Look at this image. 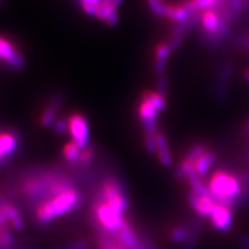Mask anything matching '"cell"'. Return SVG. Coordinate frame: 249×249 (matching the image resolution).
<instances>
[{
  "mask_svg": "<svg viewBox=\"0 0 249 249\" xmlns=\"http://www.w3.org/2000/svg\"><path fill=\"white\" fill-rule=\"evenodd\" d=\"M210 192L216 204L233 209V199L237 198L243 191V184L235 176L225 171H218L211 178L209 184Z\"/></svg>",
  "mask_w": 249,
  "mask_h": 249,
  "instance_id": "obj_1",
  "label": "cell"
},
{
  "mask_svg": "<svg viewBox=\"0 0 249 249\" xmlns=\"http://www.w3.org/2000/svg\"><path fill=\"white\" fill-rule=\"evenodd\" d=\"M79 201V193L70 187L65 192L54 196L53 199L44 201L36 210V219L41 223H48L54 218L71 212L78 206Z\"/></svg>",
  "mask_w": 249,
  "mask_h": 249,
  "instance_id": "obj_2",
  "label": "cell"
},
{
  "mask_svg": "<svg viewBox=\"0 0 249 249\" xmlns=\"http://www.w3.org/2000/svg\"><path fill=\"white\" fill-rule=\"evenodd\" d=\"M95 211L100 224L111 233L119 231L123 225L126 223V219H124V216L115 212L104 201L99 202L96 206Z\"/></svg>",
  "mask_w": 249,
  "mask_h": 249,
  "instance_id": "obj_3",
  "label": "cell"
},
{
  "mask_svg": "<svg viewBox=\"0 0 249 249\" xmlns=\"http://www.w3.org/2000/svg\"><path fill=\"white\" fill-rule=\"evenodd\" d=\"M68 126L73 137V142L80 150H84L88 146L89 135L87 120L81 114H73L68 121Z\"/></svg>",
  "mask_w": 249,
  "mask_h": 249,
  "instance_id": "obj_4",
  "label": "cell"
},
{
  "mask_svg": "<svg viewBox=\"0 0 249 249\" xmlns=\"http://www.w3.org/2000/svg\"><path fill=\"white\" fill-rule=\"evenodd\" d=\"M232 75L233 65L231 62H225L217 73V78L213 88L214 97L217 101H224L227 99Z\"/></svg>",
  "mask_w": 249,
  "mask_h": 249,
  "instance_id": "obj_5",
  "label": "cell"
},
{
  "mask_svg": "<svg viewBox=\"0 0 249 249\" xmlns=\"http://www.w3.org/2000/svg\"><path fill=\"white\" fill-rule=\"evenodd\" d=\"M212 227L219 232H229L233 223L232 210L216 204L209 216Z\"/></svg>",
  "mask_w": 249,
  "mask_h": 249,
  "instance_id": "obj_6",
  "label": "cell"
},
{
  "mask_svg": "<svg viewBox=\"0 0 249 249\" xmlns=\"http://www.w3.org/2000/svg\"><path fill=\"white\" fill-rule=\"evenodd\" d=\"M0 61L15 68L23 65V58L17 47L2 36H0Z\"/></svg>",
  "mask_w": 249,
  "mask_h": 249,
  "instance_id": "obj_7",
  "label": "cell"
},
{
  "mask_svg": "<svg viewBox=\"0 0 249 249\" xmlns=\"http://www.w3.org/2000/svg\"><path fill=\"white\" fill-rule=\"evenodd\" d=\"M170 48L168 47L167 43H160L155 49V60H154V73L155 75L159 77L161 75L166 74V69L169 57L171 55Z\"/></svg>",
  "mask_w": 249,
  "mask_h": 249,
  "instance_id": "obj_8",
  "label": "cell"
},
{
  "mask_svg": "<svg viewBox=\"0 0 249 249\" xmlns=\"http://www.w3.org/2000/svg\"><path fill=\"white\" fill-rule=\"evenodd\" d=\"M156 142H157V155L161 164L165 167H169L173 165L174 160L170 153L166 136L161 133V132H159V133L156 135Z\"/></svg>",
  "mask_w": 249,
  "mask_h": 249,
  "instance_id": "obj_9",
  "label": "cell"
},
{
  "mask_svg": "<svg viewBox=\"0 0 249 249\" xmlns=\"http://www.w3.org/2000/svg\"><path fill=\"white\" fill-rule=\"evenodd\" d=\"M17 147V136L10 132L0 133V164L14 153Z\"/></svg>",
  "mask_w": 249,
  "mask_h": 249,
  "instance_id": "obj_10",
  "label": "cell"
},
{
  "mask_svg": "<svg viewBox=\"0 0 249 249\" xmlns=\"http://www.w3.org/2000/svg\"><path fill=\"white\" fill-rule=\"evenodd\" d=\"M220 24L219 14L213 11H207L202 13L201 16V25L200 27L207 31L208 34L216 35L218 31V27Z\"/></svg>",
  "mask_w": 249,
  "mask_h": 249,
  "instance_id": "obj_11",
  "label": "cell"
},
{
  "mask_svg": "<svg viewBox=\"0 0 249 249\" xmlns=\"http://www.w3.org/2000/svg\"><path fill=\"white\" fill-rule=\"evenodd\" d=\"M217 160V156L214 152L209 151L207 152L202 157H200L196 163H194V167H196V173L200 178L206 177L210 169L212 168V166L216 163Z\"/></svg>",
  "mask_w": 249,
  "mask_h": 249,
  "instance_id": "obj_12",
  "label": "cell"
},
{
  "mask_svg": "<svg viewBox=\"0 0 249 249\" xmlns=\"http://www.w3.org/2000/svg\"><path fill=\"white\" fill-rule=\"evenodd\" d=\"M0 208L4 211L7 219H9V221L11 222L13 229L15 231H22L23 228H24V221H23V218L20 212L18 211V209L7 201Z\"/></svg>",
  "mask_w": 249,
  "mask_h": 249,
  "instance_id": "obj_13",
  "label": "cell"
},
{
  "mask_svg": "<svg viewBox=\"0 0 249 249\" xmlns=\"http://www.w3.org/2000/svg\"><path fill=\"white\" fill-rule=\"evenodd\" d=\"M142 101H145V102L150 103L154 108L157 109L159 112L166 110V108H167L166 99L160 96L158 92L145 91L142 93Z\"/></svg>",
  "mask_w": 249,
  "mask_h": 249,
  "instance_id": "obj_14",
  "label": "cell"
},
{
  "mask_svg": "<svg viewBox=\"0 0 249 249\" xmlns=\"http://www.w3.org/2000/svg\"><path fill=\"white\" fill-rule=\"evenodd\" d=\"M159 111L150 103L142 101L138 107V116L140 121H158Z\"/></svg>",
  "mask_w": 249,
  "mask_h": 249,
  "instance_id": "obj_15",
  "label": "cell"
},
{
  "mask_svg": "<svg viewBox=\"0 0 249 249\" xmlns=\"http://www.w3.org/2000/svg\"><path fill=\"white\" fill-rule=\"evenodd\" d=\"M200 227H201L200 221H198L197 219H194L190 227L188 228L189 229L188 238H187V240L182 244L184 249H193L194 247H196V245L197 244V241H198Z\"/></svg>",
  "mask_w": 249,
  "mask_h": 249,
  "instance_id": "obj_16",
  "label": "cell"
},
{
  "mask_svg": "<svg viewBox=\"0 0 249 249\" xmlns=\"http://www.w3.org/2000/svg\"><path fill=\"white\" fill-rule=\"evenodd\" d=\"M146 4L150 11L157 17L167 18L170 4L166 2H161L159 0H146Z\"/></svg>",
  "mask_w": 249,
  "mask_h": 249,
  "instance_id": "obj_17",
  "label": "cell"
},
{
  "mask_svg": "<svg viewBox=\"0 0 249 249\" xmlns=\"http://www.w3.org/2000/svg\"><path fill=\"white\" fill-rule=\"evenodd\" d=\"M208 151V146L204 143H196L193 144L189 151L187 152V155H186V160H188L190 162H192L193 164L196 163L200 157H202Z\"/></svg>",
  "mask_w": 249,
  "mask_h": 249,
  "instance_id": "obj_18",
  "label": "cell"
},
{
  "mask_svg": "<svg viewBox=\"0 0 249 249\" xmlns=\"http://www.w3.org/2000/svg\"><path fill=\"white\" fill-rule=\"evenodd\" d=\"M231 45L240 50L249 51V30H241L240 33L233 36Z\"/></svg>",
  "mask_w": 249,
  "mask_h": 249,
  "instance_id": "obj_19",
  "label": "cell"
},
{
  "mask_svg": "<svg viewBox=\"0 0 249 249\" xmlns=\"http://www.w3.org/2000/svg\"><path fill=\"white\" fill-rule=\"evenodd\" d=\"M15 239L9 230V225H0V249H9L13 246Z\"/></svg>",
  "mask_w": 249,
  "mask_h": 249,
  "instance_id": "obj_20",
  "label": "cell"
},
{
  "mask_svg": "<svg viewBox=\"0 0 249 249\" xmlns=\"http://www.w3.org/2000/svg\"><path fill=\"white\" fill-rule=\"evenodd\" d=\"M189 235V229L183 227V225H178L170 231V240L176 244H183L188 238Z\"/></svg>",
  "mask_w": 249,
  "mask_h": 249,
  "instance_id": "obj_21",
  "label": "cell"
},
{
  "mask_svg": "<svg viewBox=\"0 0 249 249\" xmlns=\"http://www.w3.org/2000/svg\"><path fill=\"white\" fill-rule=\"evenodd\" d=\"M188 201H189L191 208L193 209V211L197 214L198 217H201V218L207 217L204 206H202L201 198L197 196L196 193H194L192 190H190V192L188 193Z\"/></svg>",
  "mask_w": 249,
  "mask_h": 249,
  "instance_id": "obj_22",
  "label": "cell"
},
{
  "mask_svg": "<svg viewBox=\"0 0 249 249\" xmlns=\"http://www.w3.org/2000/svg\"><path fill=\"white\" fill-rule=\"evenodd\" d=\"M80 153H81L80 149L74 142L67 143L64 147V156L69 162L74 163V162L79 161Z\"/></svg>",
  "mask_w": 249,
  "mask_h": 249,
  "instance_id": "obj_23",
  "label": "cell"
},
{
  "mask_svg": "<svg viewBox=\"0 0 249 249\" xmlns=\"http://www.w3.org/2000/svg\"><path fill=\"white\" fill-rule=\"evenodd\" d=\"M78 1H79L81 7L85 13L96 17L99 6L102 3L103 0H78Z\"/></svg>",
  "mask_w": 249,
  "mask_h": 249,
  "instance_id": "obj_24",
  "label": "cell"
},
{
  "mask_svg": "<svg viewBox=\"0 0 249 249\" xmlns=\"http://www.w3.org/2000/svg\"><path fill=\"white\" fill-rule=\"evenodd\" d=\"M169 91V78L167 74L161 75L157 78V91L163 98H167Z\"/></svg>",
  "mask_w": 249,
  "mask_h": 249,
  "instance_id": "obj_25",
  "label": "cell"
},
{
  "mask_svg": "<svg viewBox=\"0 0 249 249\" xmlns=\"http://www.w3.org/2000/svg\"><path fill=\"white\" fill-rule=\"evenodd\" d=\"M219 15L232 27L237 24L239 21V18H240L239 16L235 12H233L229 5H225L223 9L219 12Z\"/></svg>",
  "mask_w": 249,
  "mask_h": 249,
  "instance_id": "obj_26",
  "label": "cell"
},
{
  "mask_svg": "<svg viewBox=\"0 0 249 249\" xmlns=\"http://www.w3.org/2000/svg\"><path fill=\"white\" fill-rule=\"evenodd\" d=\"M159 133V132H158ZM144 145L147 153L151 155H157V142H156V135L144 134Z\"/></svg>",
  "mask_w": 249,
  "mask_h": 249,
  "instance_id": "obj_27",
  "label": "cell"
},
{
  "mask_svg": "<svg viewBox=\"0 0 249 249\" xmlns=\"http://www.w3.org/2000/svg\"><path fill=\"white\" fill-rule=\"evenodd\" d=\"M192 1L194 4H196L197 10L200 13L211 11L215 3V0H192Z\"/></svg>",
  "mask_w": 249,
  "mask_h": 249,
  "instance_id": "obj_28",
  "label": "cell"
},
{
  "mask_svg": "<svg viewBox=\"0 0 249 249\" xmlns=\"http://www.w3.org/2000/svg\"><path fill=\"white\" fill-rule=\"evenodd\" d=\"M183 42H184V37L177 36H169L168 40L166 41L168 47L173 52L180 49L181 46L183 45Z\"/></svg>",
  "mask_w": 249,
  "mask_h": 249,
  "instance_id": "obj_29",
  "label": "cell"
},
{
  "mask_svg": "<svg viewBox=\"0 0 249 249\" xmlns=\"http://www.w3.org/2000/svg\"><path fill=\"white\" fill-rule=\"evenodd\" d=\"M54 116H55V110H54V108L53 107L47 108L43 113V116H42V124H43V126L48 127L49 124H51V123L53 122Z\"/></svg>",
  "mask_w": 249,
  "mask_h": 249,
  "instance_id": "obj_30",
  "label": "cell"
},
{
  "mask_svg": "<svg viewBox=\"0 0 249 249\" xmlns=\"http://www.w3.org/2000/svg\"><path fill=\"white\" fill-rule=\"evenodd\" d=\"M91 160H92V149H90V147H85L84 150H81L79 161L83 163V164L88 165L91 162Z\"/></svg>",
  "mask_w": 249,
  "mask_h": 249,
  "instance_id": "obj_31",
  "label": "cell"
},
{
  "mask_svg": "<svg viewBox=\"0 0 249 249\" xmlns=\"http://www.w3.org/2000/svg\"><path fill=\"white\" fill-rule=\"evenodd\" d=\"M175 178H177L178 181H183V180H185V178H187L186 171H185V169H184V167H183L181 163L178 166H176Z\"/></svg>",
  "mask_w": 249,
  "mask_h": 249,
  "instance_id": "obj_32",
  "label": "cell"
},
{
  "mask_svg": "<svg viewBox=\"0 0 249 249\" xmlns=\"http://www.w3.org/2000/svg\"><path fill=\"white\" fill-rule=\"evenodd\" d=\"M240 249H249V235L243 233L240 237Z\"/></svg>",
  "mask_w": 249,
  "mask_h": 249,
  "instance_id": "obj_33",
  "label": "cell"
},
{
  "mask_svg": "<svg viewBox=\"0 0 249 249\" xmlns=\"http://www.w3.org/2000/svg\"><path fill=\"white\" fill-rule=\"evenodd\" d=\"M68 129H69V126L65 121H58L55 124V130L59 132V133H65Z\"/></svg>",
  "mask_w": 249,
  "mask_h": 249,
  "instance_id": "obj_34",
  "label": "cell"
},
{
  "mask_svg": "<svg viewBox=\"0 0 249 249\" xmlns=\"http://www.w3.org/2000/svg\"><path fill=\"white\" fill-rule=\"evenodd\" d=\"M9 219H7V217L4 213L3 210L0 208V225H5V224H9Z\"/></svg>",
  "mask_w": 249,
  "mask_h": 249,
  "instance_id": "obj_35",
  "label": "cell"
},
{
  "mask_svg": "<svg viewBox=\"0 0 249 249\" xmlns=\"http://www.w3.org/2000/svg\"><path fill=\"white\" fill-rule=\"evenodd\" d=\"M244 78L246 79V81L249 83V69H247L244 71Z\"/></svg>",
  "mask_w": 249,
  "mask_h": 249,
  "instance_id": "obj_36",
  "label": "cell"
},
{
  "mask_svg": "<svg viewBox=\"0 0 249 249\" xmlns=\"http://www.w3.org/2000/svg\"><path fill=\"white\" fill-rule=\"evenodd\" d=\"M159 1H161V2H166V0H159Z\"/></svg>",
  "mask_w": 249,
  "mask_h": 249,
  "instance_id": "obj_37",
  "label": "cell"
},
{
  "mask_svg": "<svg viewBox=\"0 0 249 249\" xmlns=\"http://www.w3.org/2000/svg\"><path fill=\"white\" fill-rule=\"evenodd\" d=\"M248 158H249V152H248Z\"/></svg>",
  "mask_w": 249,
  "mask_h": 249,
  "instance_id": "obj_38",
  "label": "cell"
}]
</instances>
